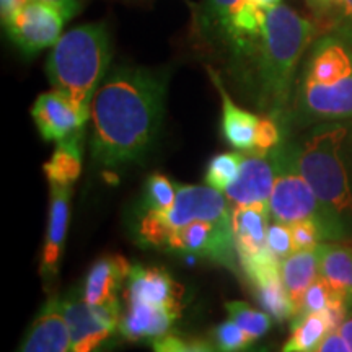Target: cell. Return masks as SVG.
<instances>
[{"mask_svg":"<svg viewBox=\"0 0 352 352\" xmlns=\"http://www.w3.org/2000/svg\"><path fill=\"white\" fill-rule=\"evenodd\" d=\"M338 331L323 311L290 320V336L280 352H315L329 333Z\"/></svg>","mask_w":352,"mask_h":352,"instance_id":"24","label":"cell"},{"mask_svg":"<svg viewBox=\"0 0 352 352\" xmlns=\"http://www.w3.org/2000/svg\"><path fill=\"white\" fill-rule=\"evenodd\" d=\"M232 206L223 192L199 184H178L176 199L160 212H138L135 241L144 248L160 250L171 233L196 220H230Z\"/></svg>","mask_w":352,"mask_h":352,"instance_id":"7","label":"cell"},{"mask_svg":"<svg viewBox=\"0 0 352 352\" xmlns=\"http://www.w3.org/2000/svg\"><path fill=\"white\" fill-rule=\"evenodd\" d=\"M122 307L120 333L127 342H152L170 334L176 320L182 314L165 307L145 305V303L124 302Z\"/></svg>","mask_w":352,"mask_h":352,"instance_id":"17","label":"cell"},{"mask_svg":"<svg viewBox=\"0 0 352 352\" xmlns=\"http://www.w3.org/2000/svg\"><path fill=\"white\" fill-rule=\"evenodd\" d=\"M290 230H292L297 252L298 250H314L321 241H324L320 227L315 222H310V220L294 223V226H290Z\"/></svg>","mask_w":352,"mask_h":352,"instance_id":"35","label":"cell"},{"mask_svg":"<svg viewBox=\"0 0 352 352\" xmlns=\"http://www.w3.org/2000/svg\"><path fill=\"white\" fill-rule=\"evenodd\" d=\"M266 10L252 0H204L202 26L230 50L240 70L246 67L261 41Z\"/></svg>","mask_w":352,"mask_h":352,"instance_id":"8","label":"cell"},{"mask_svg":"<svg viewBox=\"0 0 352 352\" xmlns=\"http://www.w3.org/2000/svg\"><path fill=\"white\" fill-rule=\"evenodd\" d=\"M338 331H340L341 336L344 338L346 344L349 346V349H351V352H352V314L347 315V318H346L344 321H342L341 328L338 329Z\"/></svg>","mask_w":352,"mask_h":352,"instance_id":"40","label":"cell"},{"mask_svg":"<svg viewBox=\"0 0 352 352\" xmlns=\"http://www.w3.org/2000/svg\"><path fill=\"white\" fill-rule=\"evenodd\" d=\"M16 352H72L63 297L54 296L44 303Z\"/></svg>","mask_w":352,"mask_h":352,"instance_id":"14","label":"cell"},{"mask_svg":"<svg viewBox=\"0 0 352 352\" xmlns=\"http://www.w3.org/2000/svg\"><path fill=\"white\" fill-rule=\"evenodd\" d=\"M122 298L124 302L165 307L178 314L183 311V287L160 266L131 264Z\"/></svg>","mask_w":352,"mask_h":352,"instance_id":"12","label":"cell"},{"mask_svg":"<svg viewBox=\"0 0 352 352\" xmlns=\"http://www.w3.org/2000/svg\"><path fill=\"white\" fill-rule=\"evenodd\" d=\"M176 199V184L160 173H153L147 178L144 186L142 201L138 212H160L173 206Z\"/></svg>","mask_w":352,"mask_h":352,"instance_id":"27","label":"cell"},{"mask_svg":"<svg viewBox=\"0 0 352 352\" xmlns=\"http://www.w3.org/2000/svg\"><path fill=\"white\" fill-rule=\"evenodd\" d=\"M85 131L59 140L50 160L43 165L50 186H74L82 171Z\"/></svg>","mask_w":352,"mask_h":352,"instance_id":"22","label":"cell"},{"mask_svg":"<svg viewBox=\"0 0 352 352\" xmlns=\"http://www.w3.org/2000/svg\"><path fill=\"white\" fill-rule=\"evenodd\" d=\"M111 34L107 23L78 25L51 47L46 74L52 90L67 96L82 113L91 116V101L108 76Z\"/></svg>","mask_w":352,"mask_h":352,"instance_id":"5","label":"cell"},{"mask_svg":"<svg viewBox=\"0 0 352 352\" xmlns=\"http://www.w3.org/2000/svg\"><path fill=\"white\" fill-rule=\"evenodd\" d=\"M241 162H243V155L236 152L219 153L210 158L208 168H206V184L226 195L227 189L239 178Z\"/></svg>","mask_w":352,"mask_h":352,"instance_id":"26","label":"cell"},{"mask_svg":"<svg viewBox=\"0 0 352 352\" xmlns=\"http://www.w3.org/2000/svg\"><path fill=\"white\" fill-rule=\"evenodd\" d=\"M305 2L307 6L311 8V12L315 13V16L329 20L334 7H336L338 0H305Z\"/></svg>","mask_w":352,"mask_h":352,"instance_id":"37","label":"cell"},{"mask_svg":"<svg viewBox=\"0 0 352 352\" xmlns=\"http://www.w3.org/2000/svg\"><path fill=\"white\" fill-rule=\"evenodd\" d=\"M64 318L67 321L72 352H111L122 340L120 323L122 303L118 300L104 305H90L78 289L63 297Z\"/></svg>","mask_w":352,"mask_h":352,"instance_id":"9","label":"cell"},{"mask_svg":"<svg viewBox=\"0 0 352 352\" xmlns=\"http://www.w3.org/2000/svg\"><path fill=\"white\" fill-rule=\"evenodd\" d=\"M160 252L210 259L236 272V250L230 220H196L166 239Z\"/></svg>","mask_w":352,"mask_h":352,"instance_id":"10","label":"cell"},{"mask_svg":"<svg viewBox=\"0 0 352 352\" xmlns=\"http://www.w3.org/2000/svg\"><path fill=\"white\" fill-rule=\"evenodd\" d=\"M129 270V261L120 254H108L96 259L83 280L82 298L90 305H104L118 300L120 292L124 290Z\"/></svg>","mask_w":352,"mask_h":352,"instance_id":"19","label":"cell"},{"mask_svg":"<svg viewBox=\"0 0 352 352\" xmlns=\"http://www.w3.org/2000/svg\"><path fill=\"white\" fill-rule=\"evenodd\" d=\"M65 21L67 19L57 7L32 0L13 13L3 28L21 54L33 57L59 41Z\"/></svg>","mask_w":352,"mask_h":352,"instance_id":"11","label":"cell"},{"mask_svg":"<svg viewBox=\"0 0 352 352\" xmlns=\"http://www.w3.org/2000/svg\"><path fill=\"white\" fill-rule=\"evenodd\" d=\"M351 147H352V144H351ZM351 153H352V148H351ZM352 157V155H351Z\"/></svg>","mask_w":352,"mask_h":352,"instance_id":"43","label":"cell"},{"mask_svg":"<svg viewBox=\"0 0 352 352\" xmlns=\"http://www.w3.org/2000/svg\"><path fill=\"white\" fill-rule=\"evenodd\" d=\"M170 74L120 65L91 101V158L103 168L140 164L155 142L165 114Z\"/></svg>","mask_w":352,"mask_h":352,"instance_id":"1","label":"cell"},{"mask_svg":"<svg viewBox=\"0 0 352 352\" xmlns=\"http://www.w3.org/2000/svg\"><path fill=\"white\" fill-rule=\"evenodd\" d=\"M32 0H0V13H2V25L12 19V15L19 8L26 6Z\"/></svg>","mask_w":352,"mask_h":352,"instance_id":"39","label":"cell"},{"mask_svg":"<svg viewBox=\"0 0 352 352\" xmlns=\"http://www.w3.org/2000/svg\"><path fill=\"white\" fill-rule=\"evenodd\" d=\"M267 155L274 166V186L270 199L271 220L285 226L310 220L320 227L324 241L347 239L344 228L321 206L314 189L298 170L294 142L285 139Z\"/></svg>","mask_w":352,"mask_h":352,"instance_id":"6","label":"cell"},{"mask_svg":"<svg viewBox=\"0 0 352 352\" xmlns=\"http://www.w3.org/2000/svg\"><path fill=\"white\" fill-rule=\"evenodd\" d=\"M280 276L290 300L300 311L303 297L311 284L320 277L318 246L314 250H298L280 261Z\"/></svg>","mask_w":352,"mask_h":352,"instance_id":"23","label":"cell"},{"mask_svg":"<svg viewBox=\"0 0 352 352\" xmlns=\"http://www.w3.org/2000/svg\"><path fill=\"white\" fill-rule=\"evenodd\" d=\"M315 38L316 26L290 7L279 3L266 10L261 41L241 70L254 104L264 114L289 122L297 69Z\"/></svg>","mask_w":352,"mask_h":352,"instance_id":"2","label":"cell"},{"mask_svg":"<svg viewBox=\"0 0 352 352\" xmlns=\"http://www.w3.org/2000/svg\"><path fill=\"white\" fill-rule=\"evenodd\" d=\"M331 33L338 34L352 46V0H338L329 16Z\"/></svg>","mask_w":352,"mask_h":352,"instance_id":"34","label":"cell"},{"mask_svg":"<svg viewBox=\"0 0 352 352\" xmlns=\"http://www.w3.org/2000/svg\"><path fill=\"white\" fill-rule=\"evenodd\" d=\"M338 298L341 297L336 296V294L331 290V287H329L321 277H318V279L308 287V290L305 292V297H303L300 311H298L296 316L324 311L327 308L331 307ZM296 316H294V318H296Z\"/></svg>","mask_w":352,"mask_h":352,"instance_id":"31","label":"cell"},{"mask_svg":"<svg viewBox=\"0 0 352 352\" xmlns=\"http://www.w3.org/2000/svg\"><path fill=\"white\" fill-rule=\"evenodd\" d=\"M232 232L240 263L270 253L266 243L270 208L266 206H232Z\"/></svg>","mask_w":352,"mask_h":352,"instance_id":"18","label":"cell"},{"mask_svg":"<svg viewBox=\"0 0 352 352\" xmlns=\"http://www.w3.org/2000/svg\"><path fill=\"white\" fill-rule=\"evenodd\" d=\"M245 352H274V351H272L271 347H267V346H258V347H252V349H248Z\"/></svg>","mask_w":352,"mask_h":352,"instance_id":"42","label":"cell"},{"mask_svg":"<svg viewBox=\"0 0 352 352\" xmlns=\"http://www.w3.org/2000/svg\"><path fill=\"white\" fill-rule=\"evenodd\" d=\"M50 188V220H47L46 240H44L43 246L41 264H39V274H41L44 284H51L59 274L69 227L70 195H72V186Z\"/></svg>","mask_w":352,"mask_h":352,"instance_id":"16","label":"cell"},{"mask_svg":"<svg viewBox=\"0 0 352 352\" xmlns=\"http://www.w3.org/2000/svg\"><path fill=\"white\" fill-rule=\"evenodd\" d=\"M315 352H351L349 346L346 344L344 338L340 331H333L328 334V338L321 342V346Z\"/></svg>","mask_w":352,"mask_h":352,"instance_id":"36","label":"cell"},{"mask_svg":"<svg viewBox=\"0 0 352 352\" xmlns=\"http://www.w3.org/2000/svg\"><path fill=\"white\" fill-rule=\"evenodd\" d=\"M32 116L44 140L67 139L77 132L85 131L90 116L82 113L67 96L57 90L41 94L34 101Z\"/></svg>","mask_w":352,"mask_h":352,"instance_id":"13","label":"cell"},{"mask_svg":"<svg viewBox=\"0 0 352 352\" xmlns=\"http://www.w3.org/2000/svg\"><path fill=\"white\" fill-rule=\"evenodd\" d=\"M266 243H267V250H270V252L274 254L279 261H283L284 258H287L292 253L297 252L290 226H285V223H280V222H274V220H271L270 227H267Z\"/></svg>","mask_w":352,"mask_h":352,"instance_id":"33","label":"cell"},{"mask_svg":"<svg viewBox=\"0 0 352 352\" xmlns=\"http://www.w3.org/2000/svg\"><path fill=\"white\" fill-rule=\"evenodd\" d=\"M209 76L212 78L215 88L219 90L220 98H222V129L223 139L228 145H232L235 151L240 152H253L254 142H256V129L259 116L240 108L228 95L227 88L223 87L222 78L214 69H209Z\"/></svg>","mask_w":352,"mask_h":352,"instance_id":"20","label":"cell"},{"mask_svg":"<svg viewBox=\"0 0 352 352\" xmlns=\"http://www.w3.org/2000/svg\"><path fill=\"white\" fill-rule=\"evenodd\" d=\"M226 310L228 318L235 321L239 327L250 334L254 341L263 338L264 334L271 329L272 318L266 311L256 310V308L250 307L246 302L233 300L226 303Z\"/></svg>","mask_w":352,"mask_h":352,"instance_id":"28","label":"cell"},{"mask_svg":"<svg viewBox=\"0 0 352 352\" xmlns=\"http://www.w3.org/2000/svg\"><path fill=\"white\" fill-rule=\"evenodd\" d=\"M318 271L333 292L352 308V248L338 243H320Z\"/></svg>","mask_w":352,"mask_h":352,"instance_id":"21","label":"cell"},{"mask_svg":"<svg viewBox=\"0 0 352 352\" xmlns=\"http://www.w3.org/2000/svg\"><path fill=\"white\" fill-rule=\"evenodd\" d=\"M351 126L346 121L315 124L296 147L298 170L327 212L352 235V183L346 164V142Z\"/></svg>","mask_w":352,"mask_h":352,"instance_id":"4","label":"cell"},{"mask_svg":"<svg viewBox=\"0 0 352 352\" xmlns=\"http://www.w3.org/2000/svg\"><path fill=\"white\" fill-rule=\"evenodd\" d=\"M287 134V122H283L276 118L264 114L259 116L258 129H256V142H254V153L267 155L272 148L285 140Z\"/></svg>","mask_w":352,"mask_h":352,"instance_id":"30","label":"cell"},{"mask_svg":"<svg viewBox=\"0 0 352 352\" xmlns=\"http://www.w3.org/2000/svg\"><path fill=\"white\" fill-rule=\"evenodd\" d=\"M302 124L352 120V46L334 33L308 47L294 91Z\"/></svg>","mask_w":352,"mask_h":352,"instance_id":"3","label":"cell"},{"mask_svg":"<svg viewBox=\"0 0 352 352\" xmlns=\"http://www.w3.org/2000/svg\"><path fill=\"white\" fill-rule=\"evenodd\" d=\"M153 352H219L212 342L199 338H184L179 334H166L152 342Z\"/></svg>","mask_w":352,"mask_h":352,"instance_id":"32","label":"cell"},{"mask_svg":"<svg viewBox=\"0 0 352 352\" xmlns=\"http://www.w3.org/2000/svg\"><path fill=\"white\" fill-rule=\"evenodd\" d=\"M212 338L214 346L217 347L219 352H245L252 349L254 342H256L230 318L222 321L214 328Z\"/></svg>","mask_w":352,"mask_h":352,"instance_id":"29","label":"cell"},{"mask_svg":"<svg viewBox=\"0 0 352 352\" xmlns=\"http://www.w3.org/2000/svg\"><path fill=\"white\" fill-rule=\"evenodd\" d=\"M274 186V166L270 155L248 153L243 155L236 182L226 191L230 206H266Z\"/></svg>","mask_w":352,"mask_h":352,"instance_id":"15","label":"cell"},{"mask_svg":"<svg viewBox=\"0 0 352 352\" xmlns=\"http://www.w3.org/2000/svg\"><path fill=\"white\" fill-rule=\"evenodd\" d=\"M43 2H47L59 8L67 20L74 19L82 8V0H43Z\"/></svg>","mask_w":352,"mask_h":352,"instance_id":"38","label":"cell"},{"mask_svg":"<svg viewBox=\"0 0 352 352\" xmlns=\"http://www.w3.org/2000/svg\"><path fill=\"white\" fill-rule=\"evenodd\" d=\"M250 285H252L253 296L256 297L263 310L271 315V318L276 320L277 323H284L297 315L296 307L284 287L280 271L253 280Z\"/></svg>","mask_w":352,"mask_h":352,"instance_id":"25","label":"cell"},{"mask_svg":"<svg viewBox=\"0 0 352 352\" xmlns=\"http://www.w3.org/2000/svg\"><path fill=\"white\" fill-rule=\"evenodd\" d=\"M252 2L256 3V6L259 8H263V10H270V8L283 3V0H252Z\"/></svg>","mask_w":352,"mask_h":352,"instance_id":"41","label":"cell"}]
</instances>
